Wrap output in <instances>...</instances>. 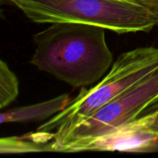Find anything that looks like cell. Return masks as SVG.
Returning <instances> with one entry per match:
<instances>
[{"instance_id": "obj_2", "label": "cell", "mask_w": 158, "mask_h": 158, "mask_svg": "<svg viewBox=\"0 0 158 158\" xmlns=\"http://www.w3.org/2000/svg\"><path fill=\"white\" fill-rule=\"evenodd\" d=\"M36 23L76 22L101 26L118 34L149 32L156 11L131 0H6Z\"/></svg>"}, {"instance_id": "obj_10", "label": "cell", "mask_w": 158, "mask_h": 158, "mask_svg": "<svg viewBox=\"0 0 158 158\" xmlns=\"http://www.w3.org/2000/svg\"><path fill=\"white\" fill-rule=\"evenodd\" d=\"M151 111H155V113H156V118H155V121H154V128H155V130H156L158 131V108L151 110Z\"/></svg>"}, {"instance_id": "obj_11", "label": "cell", "mask_w": 158, "mask_h": 158, "mask_svg": "<svg viewBox=\"0 0 158 158\" xmlns=\"http://www.w3.org/2000/svg\"><path fill=\"white\" fill-rule=\"evenodd\" d=\"M156 108H158V100L156 103H154V104H153L145 112H148V111H151V110H154V109H156ZM145 112H144V113H145Z\"/></svg>"}, {"instance_id": "obj_8", "label": "cell", "mask_w": 158, "mask_h": 158, "mask_svg": "<svg viewBox=\"0 0 158 158\" xmlns=\"http://www.w3.org/2000/svg\"><path fill=\"white\" fill-rule=\"evenodd\" d=\"M19 94V81L7 64L0 61V107L10 105Z\"/></svg>"}, {"instance_id": "obj_7", "label": "cell", "mask_w": 158, "mask_h": 158, "mask_svg": "<svg viewBox=\"0 0 158 158\" xmlns=\"http://www.w3.org/2000/svg\"><path fill=\"white\" fill-rule=\"evenodd\" d=\"M53 140L54 133L52 131H43L19 137H3L0 140V153L9 155L51 152V142Z\"/></svg>"}, {"instance_id": "obj_9", "label": "cell", "mask_w": 158, "mask_h": 158, "mask_svg": "<svg viewBox=\"0 0 158 158\" xmlns=\"http://www.w3.org/2000/svg\"><path fill=\"white\" fill-rule=\"evenodd\" d=\"M131 1H134V2L145 5V6L153 8L155 11H156V7H157L158 6V0H131Z\"/></svg>"}, {"instance_id": "obj_4", "label": "cell", "mask_w": 158, "mask_h": 158, "mask_svg": "<svg viewBox=\"0 0 158 158\" xmlns=\"http://www.w3.org/2000/svg\"><path fill=\"white\" fill-rule=\"evenodd\" d=\"M158 100V68L73 128L52 152L69 143L96 137L141 117Z\"/></svg>"}, {"instance_id": "obj_3", "label": "cell", "mask_w": 158, "mask_h": 158, "mask_svg": "<svg viewBox=\"0 0 158 158\" xmlns=\"http://www.w3.org/2000/svg\"><path fill=\"white\" fill-rule=\"evenodd\" d=\"M157 68L158 47H138L122 53L100 81L90 89L82 88L63 111L38 128V131L54 133L51 152L73 128Z\"/></svg>"}, {"instance_id": "obj_1", "label": "cell", "mask_w": 158, "mask_h": 158, "mask_svg": "<svg viewBox=\"0 0 158 158\" xmlns=\"http://www.w3.org/2000/svg\"><path fill=\"white\" fill-rule=\"evenodd\" d=\"M106 28L87 23L55 22L33 35L30 63L77 88L101 81L113 65Z\"/></svg>"}, {"instance_id": "obj_5", "label": "cell", "mask_w": 158, "mask_h": 158, "mask_svg": "<svg viewBox=\"0 0 158 158\" xmlns=\"http://www.w3.org/2000/svg\"><path fill=\"white\" fill-rule=\"evenodd\" d=\"M155 118V111L145 112L138 118L96 137L67 143L61 146L57 153L158 152V131L154 128Z\"/></svg>"}, {"instance_id": "obj_12", "label": "cell", "mask_w": 158, "mask_h": 158, "mask_svg": "<svg viewBox=\"0 0 158 158\" xmlns=\"http://www.w3.org/2000/svg\"><path fill=\"white\" fill-rule=\"evenodd\" d=\"M156 19H157V23H156V26H158V6H157V7H156Z\"/></svg>"}, {"instance_id": "obj_6", "label": "cell", "mask_w": 158, "mask_h": 158, "mask_svg": "<svg viewBox=\"0 0 158 158\" xmlns=\"http://www.w3.org/2000/svg\"><path fill=\"white\" fill-rule=\"evenodd\" d=\"M72 99L69 94H63L47 101L12 108L1 113L0 122L5 124L43 121L63 111Z\"/></svg>"}]
</instances>
